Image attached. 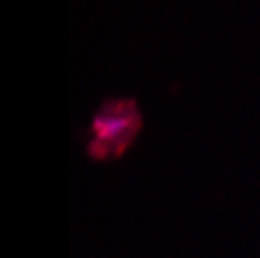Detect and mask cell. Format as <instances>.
<instances>
[{
    "label": "cell",
    "instance_id": "6da1fadb",
    "mask_svg": "<svg viewBox=\"0 0 260 258\" xmlns=\"http://www.w3.org/2000/svg\"><path fill=\"white\" fill-rule=\"evenodd\" d=\"M142 128L143 115L134 98H110L92 115L87 155L96 162L117 160L132 147Z\"/></svg>",
    "mask_w": 260,
    "mask_h": 258
}]
</instances>
